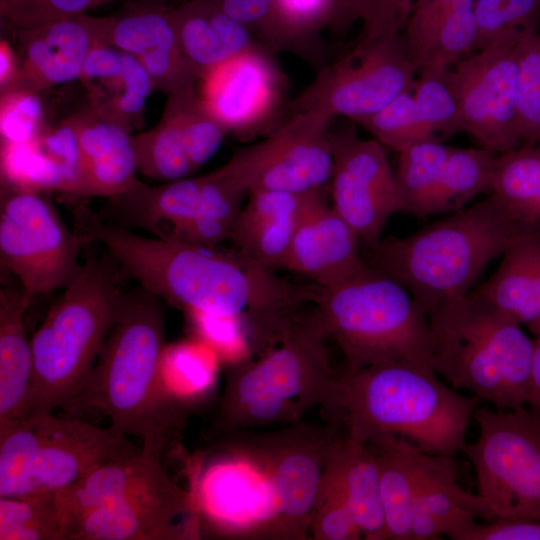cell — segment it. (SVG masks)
Returning a JSON list of instances; mask_svg holds the SVG:
<instances>
[{"label": "cell", "mask_w": 540, "mask_h": 540, "mask_svg": "<svg viewBox=\"0 0 540 540\" xmlns=\"http://www.w3.org/2000/svg\"><path fill=\"white\" fill-rule=\"evenodd\" d=\"M161 299L140 287L125 294L110 334L71 408H96L120 435L164 452L184 424L187 408L166 392L161 374L164 311Z\"/></svg>", "instance_id": "6da1fadb"}, {"label": "cell", "mask_w": 540, "mask_h": 540, "mask_svg": "<svg viewBox=\"0 0 540 540\" xmlns=\"http://www.w3.org/2000/svg\"><path fill=\"white\" fill-rule=\"evenodd\" d=\"M477 400L441 383L435 371L381 363L339 376L332 420L364 444L402 436L425 453L452 457L466 444Z\"/></svg>", "instance_id": "7a4b0ae2"}, {"label": "cell", "mask_w": 540, "mask_h": 540, "mask_svg": "<svg viewBox=\"0 0 540 540\" xmlns=\"http://www.w3.org/2000/svg\"><path fill=\"white\" fill-rule=\"evenodd\" d=\"M540 232L524 227L490 194L401 238L373 247L374 268L402 284L428 315L465 296L485 267Z\"/></svg>", "instance_id": "3957f363"}, {"label": "cell", "mask_w": 540, "mask_h": 540, "mask_svg": "<svg viewBox=\"0 0 540 540\" xmlns=\"http://www.w3.org/2000/svg\"><path fill=\"white\" fill-rule=\"evenodd\" d=\"M320 318L294 317L276 347L229 366L213 432L230 436L272 425H295L320 406L333 418L339 377L333 372Z\"/></svg>", "instance_id": "277c9868"}, {"label": "cell", "mask_w": 540, "mask_h": 540, "mask_svg": "<svg viewBox=\"0 0 540 540\" xmlns=\"http://www.w3.org/2000/svg\"><path fill=\"white\" fill-rule=\"evenodd\" d=\"M73 218L77 231L108 251L121 277L185 312L238 314L254 297L256 274L238 255L176 239L145 237L105 222L85 205L74 209Z\"/></svg>", "instance_id": "5b68a950"}, {"label": "cell", "mask_w": 540, "mask_h": 540, "mask_svg": "<svg viewBox=\"0 0 540 540\" xmlns=\"http://www.w3.org/2000/svg\"><path fill=\"white\" fill-rule=\"evenodd\" d=\"M120 277L110 255H88L63 288L30 339L28 414L71 408L121 311Z\"/></svg>", "instance_id": "8992f818"}, {"label": "cell", "mask_w": 540, "mask_h": 540, "mask_svg": "<svg viewBox=\"0 0 540 540\" xmlns=\"http://www.w3.org/2000/svg\"><path fill=\"white\" fill-rule=\"evenodd\" d=\"M433 366L497 410L525 407L533 340L476 289L428 315Z\"/></svg>", "instance_id": "52a82bcc"}, {"label": "cell", "mask_w": 540, "mask_h": 540, "mask_svg": "<svg viewBox=\"0 0 540 540\" xmlns=\"http://www.w3.org/2000/svg\"><path fill=\"white\" fill-rule=\"evenodd\" d=\"M317 314L341 348L343 374L390 362L434 370L428 316L398 281L367 265L346 280L321 288Z\"/></svg>", "instance_id": "ba28073f"}, {"label": "cell", "mask_w": 540, "mask_h": 540, "mask_svg": "<svg viewBox=\"0 0 540 540\" xmlns=\"http://www.w3.org/2000/svg\"><path fill=\"white\" fill-rule=\"evenodd\" d=\"M475 443L462 449L474 467L479 495L496 518L540 521V419L525 407L481 408Z\"/></svg>", "instance_id": "9c48e42d"}, {"label": "cell", "mask_w": 540, "mask_h": 540, "mask_svg": "<svg viewBox=\"0 0 540 540\" xmlns=\"http://www.w3.org/2000/svg\"><path fill=\"white\" fill-rule=\"evenodd\" d=\"M88 244L79 231L67 227L43 192L2 188L1 264L30 298L65 288L78 272L80 254Z\"/></svg>", "instance_id": "30bf717a"}, {"label": "cell", "mask_w": 540, "mask_h": 540, "mask_svg": "<svg viewBox=\"0 0 540 540\" xmlns=\"http://www.w3.org/2000/svg\"><path fill=\"white\" fill-rule=\"evenodd\" d=\"M417 71L403 35L361 40L348 54L321 68L287 108L290 114L313 111L353 120L412 91Z\"/></svg>", "instance_id": "8fae6325"}, {"label": "cell", "mask_w": 540, "mask_h": 540, "mask_svg": "<svg viewBox=\"0 0 540 540\" xmlns=\"http://www.w3.org/2000/svg\"><path fill=\"white\" fill-rule=\"evenodd\" d=\"M524 32L496 39L448 70L463 132L496 154L522 145L518 127V44Z\"/></svg>", "instance_id": "7c38bea8"}, {"label": "cell", "mask_w": 540, "mask_h": 540, "mask_svg": "<svg viewBox=\"0 0 540 540\" xmlns=\"http://www.w3.org/2000/svg\"><path fill=\"white\" fill-rule=\"evenodd\" d=\"M331 121L313 111L290 114L265 139L237 150L221 167L248 194L320 190L332 172Z\"/></svg>", "instance_id": "4fadbf2b"}, {"label": "cell", "mask_w": 540, "mask_h": 540, "mask_svg": "<svg viewBox=\"0 0 540 540\" xmlns=\"http://www.w3.org/2000/svg\"><path fill=\"white\" fill-rule=\"evenodd\" d=\"M337 438L335 429L298 423L281 432L241 438L231 446V452L252 460L269 478L277 500L280 539L310 538L311 510Z\"/></svg>", "instance_id": "5bb4252c"}, {"label": "cell", "mask_w": 540, "mask_h": 540, "mask_svg": "<svg viewBox=\"0 0 540 540\" xmlns=\"http://www.w3.org/2000/svg\"><path fill=\"white\" fill-rule=\"evenodd\" d=\"M21 428L25 479L21 495L57 492L71 487L110 461L138 451L126 438L52 412L26 415Z\"/></svg>", "instance_id": "9a60e30c"}, {"label": "cell", "mask_w": 540, "mask_h": 540, "mask_svg": "<svg viewBox=\"0 0 540 540\" xmlns=\"http://www.w3.org/2000/svg\"><path fill=\"white\" fill-rule=\"evenodd\" d=\"M333 209L370 246L389 218L402 211L395 171L383 145L358 137L353 127L331 132Z\"/></svg>", "instance_id": "2e32d148"}, {"label": "cell", "mask_w": 540, "mask_h": 540, "mask_svg": "<svg viewBox=\"0 0 540 540\" xmlns=\"http://www.w3.org/2000/svg\"><path fill=\"white\" fill-rule=\"evenodd\" d=\"M199 95L227 133L253 136L279 114L286 78L260 45L219 64L200 78Z\"/></svg>", "instance_id": "e0dca14e"}, {"label": "cell", "mask_w": 540, "mask_h": 540, "mask_svg": "<svg viewBox=\"0 0 540 540\" xmlns=\"http://www.w3.org/2000/svg\"><path fill=\"white\" fill-rule=\"evenodd\" d=\"M197 495L198 517L202 514L219 533L244 539H280L273 487L249 458L231 452L229 458L211 466Z\"/></svg>", "instance_id": "ac0fdd59"}, {"label": "cell", "mask_w": 540, "mask_h": 540, "mask_svg": "<svg viewBox=\"0 0 540 540\" xmlns=\"http://www.w3.org/2000/svg\"><path fill=\"white\" fill-rule=\"evenodd\" d=\"M181 516L199 520L193 492L175 483L166 488L132 494L88 511L71 523L67 540L196 538V527L174 523Z\"/></svg>", "instance_id": "d6986e66"}, {"label": "cell", "mask_w": 540, "mask_h": 540, "mask_svg": "<svg viewBox=\"0 0 540 540\" xmlns=\"http://www.w3.org/2000/svg\"><path fill=\"white\" fill-rule=\"evenodd\" d=\"M111 20V16L84 13L34 28L17 29V74L6 91L39 92L80 79L91 51L105 43Z\"/></svg>", "instance_id": "ffe728a7"}, {"label": "cell", "mask_w": 540, "mask_h": 540, "mask_svg": "<svg viewBox=\"0 0 540 540\" xmlns=\"http://www.w3.org/2000/svg\"><path fill=\"white\" fill-rule=\"evenodd\" d=\"M111 17L105 43L139 60L154 87L168 96L199 81L181 52L172 11L157 0L133 3Z\"/></svg>", "instance_id": "44dd1931"}, {"label": "cell", "mask_w": 540, "mask_h": 540, "mask_svg": "<svg viewBox=\"0 0 540 540\" xmlns=\"http://www.w3.org/2000/svg\"><path fill=\"white\" fill-rule=\"evenodd\" d=\"M248 195L230 235L237 253L267 269L283 268L297 229L324 202L321 192L255 190Z\"/></svg>", "instance_id": "7402d4cb"}, {"label": "cell", "mask_w": 540, "mask_h": 540, "mask_svg": "<svg viewBox=\"0 0 540 540\" xmlns=\"http://www.w3.org/2000/svg\"><path fill=\"white\" fill-rule=\"evenodd\" d=\"M359 239L323 202L297 229L283 268L307 276L321 288L334 286L366 266L359 255Z\"/></svg>", "instance_id": "603a6c76"}, {"label": "cell", "mask_w": 540, "mask_h": 540, "mask_svg": "<svg viewBox=\"0 0 540 540\" xmlns=\"http://www.w3.org/2000/svg\"><path fill=\"white\" fill-rule=\"evenodd\" d=\"M366 445L379 470L384 540H411L416 498L446 456L425 453L402 436H382Z\"/></svg>", "instance_id": "cb8c5ba5"}, {"label": "cell", "mask_w": 540, "mask_h": 540, "mask_svg": "<svg viewBox=\"0 0 540 540\" xmlns=\"http://www.w3.org/2000/svg\"><path fill=\"white\" fill-rule=\"evenodd\" d=\"M475 0H417L403 39L418 71L450 68L473 52Z\"/></svg>", "instance_id": "d4e9b609"}, {"label": "cell", "mask_w": 540, "mask_h": 540, "mask_svg": "<svg viewBox=\"0 0 540 540\" xmlns=\"http://www.w3.org/2000/svg\"><path fill=\"white\" fill-rule=\"evenodd\" d=\"M79 80L87 92L91 111L131 131L139 125L154 88L139 60L104 42L89 54Z\"/></svg>", "instance_id": "484cf974"}, {"label": "cell", "mask_w": 540, "mask_h": 540, "mask_svg": "<svg viewBox=\"0 0 540 540\" xmlns=\"http://www.w3.org/2000/svg\"><path fill=\"white\" fill-rule=\"evenodd\" d=\"M162 454L142 447L137 453L101 465L75 485L55 492L66 540L71 523L88 511L132 494L175 484L161 464Z\"/></svg>", "instance_id": "4316f807"}, {"label": "cell", "mask_w": 540, "mask_h": 540, "mask_svg": "<svg viewBox=\"0 0 540 540\" xmlns=\"http://www.w3.org/2000/svg\"><path fill=\"white\" fill-rule=\"evenodd\" d=\"M85 170V197H113L138 180L131 130L88 112L74 115Z\"/></svg>", "instance_id": "83f0119b"}, {"label": "cell", "mask_w": 540, "mask_h": 540, "mask_svg": "<svg viewBox=\"0 0 540 540\" xmlns=\"http://www.w3.org/2000/svg\"><path fill=\"white\" fill-rule=\"evenodd\" d=\"M478 518L491 521L496 516L482 496L457 483L455 462L446 456L416 498L411 540L438 539L440 534L459 540Z\"/></svg>", "instance_id": "f1b7e54d"}, {"label": "cell", "mask_w": 540, "mask_h": 540, "mask_svg": "<svg viewBox=\"0 0 540 540\" xmlns=\"http://www.w3.org/2000/svg\"><path fill=\"white\" fill-rule=\"evenodd\" d=\"M181 52L200 78L219 64L254 47L245 26L227 16L219 7L204 8L189 3L172 10Z\"/></svg>", "instance_id": "f546056e"}, {"label": "cell", "mask_w": 540, "mask_h": 540, "mask_svg": "<svg viewBox=\"0 0 540 540\" xmlns=\"http://www.w3.org/2000/svg\"><path fill=\"white\" fill-rule=\"evenodd\" d=\"M30 300L22 288L0 291V421L28 414L33 355L24 315Z\"/></svg>", "instance_id": "4dcf8cb0"}, {"label": "cell", "mask_w": 540, "mask_h": 540, "mask_svg": "<svg viewBox=\"0 0 540 540\" xmlns=\"http://www.w3.org/2000/svg\"><path fill=\"white\" fill-rule=\"evenodd\" d=\"M331 456L362 536L367 540H384L385 520L374 453L366 444L344 433L334 442Z\"/></svg>", "instance_id": "1f68e13d"}, {"label": "cell", "mask_w": 540, "mask_h": 540, "mask_svg": "<svg viewBox=\"0 0 540 540\" xmlns=\"http://www.w3.org/2000/svg\"><path fill=\"white\" fill-rule=\"evenodd\" d=\"M1 177L4 186L73 195L76 171L69 156L40 135L20 143L1 142Z\"/></svg>", "instance_id": "d6a6232c"}, {"label": "cell", "mask_w": 540, "mask_h": 540, "mask_svg": "<svg viewBox=\"0 0 540 540\" xmlns=\"http://www.w3.org/2000/svg\"><path fill=\"white\" fill-rule=\"evenodd\" d=\"M533 237L509 248L497 270L476 290L536 336L540 331V306L532 258Z\"/></svg>", "instance_id": "836d02e7"}, {"label": "cell", "mask_w": 540, "mask_h": 540, "mask_svg": "<svg viewBox=\"0 0 540 540\" xmlns=\"http://www.w3.org/2000/svg\"><path fill=\"white\" fill-rule=\"evenodd\" d=\"M489 191L512 220L540 232V145L498 154Z\"/></svg>", "instance_id": "e575fe53"}, {"label": "cell", "mask_w": 540, "mask_h": 540, "mask_svg": "<svg viewBox=\"0 0 540 540\" xmlns=\"http://www.w3.org/2000/svg\"><path fill=\"white\" fill-rule=\"evenodd\" d=\"M202 176L198 212L176 240L211 247L230 237L248 192L222 167Z\"/></svg>", "instance_id": "d590c367"}, {"label": "cell", "mask_w": 540, "mask_h": 540, "mask_svg": "<svg viewBox=\"0 0 540 540\" xmlns=\"http://www.w3.org/2000/svg\"><path fill=\"white\" fill-rule=\"evenodd\" d=\"M498 154L485 148L452 147L433 190L428 216L455 212L490 190Z\"/></svg>", "instance_id": "8d00e7d4"}, {"label": "cell", "mask_w": 540, "mask_h": 540, "mask_svg": "<svg viewBox=\"0 0 540 540\" xmlns=\"http://www.w3.org/2000/svg\"><path fill=\"white\" fill-rule=\"evenodd\" d=\"M219 362L215 351L198 338L165 345L161 374L166 392L176 403L190 408L213 390Z\"/></svg>", "instance_id": "74e56055"}, {"label": "cell", "mask_w": 540, "mask_h": 540, "mask_svg": "<svg viewBox=\"0 0 540 540\" xmlns=\"http://www.w3.org/2000/svg\"><path fill=\"white\" fill-rule=\"evenodd\" d=\"M132 144L138 171L149 178L167 182L188 177L196 170L177 114L168 101L159 122L132 135Z\"/></svg>", "instance_id": "f35d334b"}, {"label": "cell", "mask_w": 540, "mask_h": 540, "mask_svg": "<svg viewBox=\"0 0 540 540\" xmlns=\"http://www.w3.org/2000/svg\"><path fill=\"white\" fill-rule=\"evenodd\" d=\"M451 149L438 140H428L398 152L395 177L403 212L428 216L433 190Z\"/></svg>", "instance_id": "ab89813d"}, {"label": "cell", "mask_w": 540, "mask_h": 540, "mask_svg": "<svg viewBox=\"0 0 540 540\" xmlns=\"http://www.w3.org/2000/svg\"><path fill=\"white\" fill-rule=\"evenodd\" d=\"M0 540H66L55 492L0 497Z\"/></svg>", "instance_id": "60d3db41"}, {"label": "cell", "mask_w": 540, "mask_h": 540, "mask_svg": "<svg viewBox=\"0 0 540 540\" xmlns=\"http://www.w3.org/2000/svg\"><path fill=\"white\" fill-rule=\"evenodd\" d=\"M309 534L314 540H358L362 536L331 451L311 510Z\"/></svg>", "instance_id": "b9f144b4"}, {"label": "cell", "mask_w": 540, "mask_h": 540, "mask_svg": "<svg viewBox=\"0 0 540 540\" xmlns=\"http://www.w3.org/2000/svg\"><path fill=\"white\" fill-rule=\"evenodd\" d=\"M351 121L397 153L419 142L437 140L422 121L412 91L404 92L382 108Z\"/></svg>", "instance_id": "7bdbcfd3"}, {"label": "cell", "mask_w": 540, "mask_h": 540, "mask_svg": "<svg viewBox=\"0 0 540 540\" xmlns=\"http://www.w3.org/2000/svg\"><path fill=\"white\" fill-rule=\"evenodd\" d=\"M167 101L179 119L191 163L198 169L217 152L227 132L208 111L195 86L168 95Z\"/></svg>", "instance_id": "ee69618b"}, {"label": "cell", "mask_w": 540, "mask_h": 540, "mask_svg": "<svg viewBox=\"0 0 540 540\" xmlns=\"http://www.w3.org/2000/svg\"><path fill=\"white\" fill-rule=\"evenodd\" d=\"M449 68L420 70L412 95L417 111L434 137H447L463 132L460 112L451 88Z\"/></svg>", "instance_id": "f6af8a7d"}, {"label": "cell", "mask_w": 540, "mask_h": 540, "mask_svg": "<svg viewBox=\"0 0 540 540\" xmlns=\"http://www.w3.org/2000/svg\"><path fill=\"white\" fill-rule=\"evenodd\" d=\"M518 127L522 144L540 145V30L523 33L518 44Z\"/></svg>", "instance_id": "bcb514c9"}, {"label": "cell", "mask_w": 540, "mask_h": 540, "mask_svg": "<svg viewBox=\"0 0 540 540\" xmlns=\"http://www.w3.org/2000/svg\"><path fill=\"white\" fill-rule=\"evenodd\" d=\"M186 314L197 338L210 346L220 361L233 366L252 359L249 328L256 329L247 316L204 311H187Z\"/></svg>", "instance_id": "7dc6e473"}, {"label": "cell", "mask_w": 540, "mask_h": 540, "mask_svg": "<svg viewBox=\"0 0 540 540\" xmlns=\"http://www.w3.org/2000/svg\"><path fill=\"white\" fill-rule=\"evenodd\" d=\"M473 52L501 37L538 27L539 0H475Z\"/></svg>", "instance_id": "c3c4849f"}, {"label": "cell", "mask_w": 540, "mask_h": 540, "mask_svg": "<svg viewBox=\"0 0 540 540\" xmlns=\"http://www.w3.org/2000/svg\"><path fill=\"white\" fill-rule=\"evenodd\" d=\"M44 106L37 91L14 89L1 93V142L33 140L44 131Z\"/></svg>", "instance_id": "681fc988"}, {"label": "cell", "mask_w": 540, "mask_h": 540, "mask_svg": "<svg viewBox=\"0 0 540 540\" xmlns=\"http://www.w3.org/2000/svg\"><path fill=\"white\" fill-rule=\"evenodd\" d=\"M114 0H0L1 17L17 29L84 14Z\"/></svg>", "instance_id": "f907efd6"}, {"label": "cell", "mask_w": 540, "mask_h": 540, "mask_svg": "<svg viewBox=\"0 0 540 540\" xmlns=\"http://www.w3.org/2000/svg\"><path fill=\"white\" fill-rule=\"evenodd\" d=\"M417 0H367L365 31L361 40L400 34Z\"/></svg>", "instance_id": "816d5d0a"}, {"label": "cell", "mask_w": 540, "mask_h": 540, "mask_svg": "<svg viewBox=\"0 0 540 540\" xmlns=\"http://www.w3.org/2000/svg\"><path fill=\"white\" fill-rule=\"evenodd\" d=\"M459 540H540V521L495 518L484 524L474 522Z\"/></svg>", "instance_id": "f5cc1de1"}, {"label": "cell", "mask_w": 540, "mask_h": 540, "mask_svg": "<svg viewBox=\"0 0 540 540\" xmlns=\"http://www.w3.org/2000/svg\"><path fill=\"white\" fill-rule=\"evenodd\" d=\"M328 0H279V6L293 30L308 28L325 12Z\"/></svg>", "instance_id": "db71d44e"}, {"label": "cell", "mask_w": 540, "mask_h": 540, "mask_svg": "<svg viewBox=\"0 0 540 540\" xmlns=\"http://www.w3.org/2000/svg\"><path fill=\"white\" fill-rule=\"evenodd\" d=\"M271 0H221L219 7L231 19L245 26L263 19Z\"/></svg>", "instance_id": "11a10c76"}, {"label": "cell", "mask_w": 540, "mask_h": 540, "mask_svg": "<svg viewBox=\"0 0 540 540\" xmlns=\"http://www.w3.org/2000/svg\"><path fill=\"white\" fill-rule=\"evenodd\" d=\"M526 405L529 411L540 419V331L533 340V353L530 367Z\"/></svg>", "instance_id": "9f6ffc18"}, {"label": "cell", "mask_w": 540, "mask_h": 540, "mask_svg": "<svg viewBox=\"0 0 540 540\" xmlns=\"http://www.w3.org/2000/svg\"><path fill=\"white\" fill-rule=\"evenodd\" d=\"M17 56L9 42L1 39L0 42V90L1 93L9 89L17 74Z\"/></svg>", "instance_id": "6f0895ef"}, {"label": "cell", "mask_w": 540, "mask_h": 540, "mask_svg": "<svg viewBox=\"0 0 540 540\" xmlns=\"http://www.w3.org/2000/svg\"><path fill=\"white\" fill-rule=\"evenodd\" d=\"M532 258L537 285V297L540 306V234L532 238Z\"/></svg>", "instance_id": "680465c9"}, {"label": "cell", "mask_w": 540, "mask_h": 540, "mask_svg": "<svg viewBox=\"0 0 540 540\" xmlns=\"http://www.w3.org/2000/svg\"><path fill=\"white\" fill-rule=\"evenodd\" d=\"M539 4H540V0H539Z\"/></svg>", "instance_id": "91938a15"}]
</instances>
